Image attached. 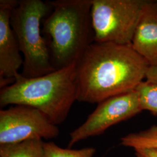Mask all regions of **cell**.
I'll return each mask as SVG.
<instances>
[{
    "label": "cell",
    "mask_w": 157,
    "mask_h": 157,
    "mask_svg": "<svg viewBox=\"0 0 157 157\" xmlns=\"http://www.w3.org/2000/svg\"><path fill=\"white\" fill-rule=\"evenodd\" d=\"M147 81L157 84V67H150L146 75Z\"/></svg>",
    "instance_id": "9a60e30c"
},
{
    "label": "cell",
    "mask_w": 157,
    "mask_h": 157,
    "mask_svg": "<svg viewBox=\"0 0 157 157\" xmlns=\"http://www.w3.org/2000/svg\"><path fill=\"white\" fill-rule=\"evenodd\" d=\"M149 67L132 44L93 42L76 65L78 101L98 104L136 90Z\"/></svg>",
    "instance_id": "6da1fadb"
},
{
    "label": "cell",
    "mask_w": 157,
    "mask_h": 157,
    "mask_svg": "<svg viewBox=\"0 0 157 157\" xmlns=\"http://www.w3.org/2000/svg\"><path fill=\"white\" fill-rule=\"evenodd\" d=\"M51 10L48 1L22 0L12 12L11 25L23 56L21 75L26 78H36L56 71L40 29L41 22Z\"/></svg>",
    "instance_id": "277c9868"
},
{
    "label": "cell",
    "mask_w": 157,
    "mask_h": 157,
    "mask_svg": "<svg viewBox=\"0 0 157 157\" xmlns=\"http://www.w3.org/2000/svg\"><path fill=\"white\" fill-rule=\"evenodd\" d=\"M136 157H157V148H146L135 150Z\"/></svg>",
    "instance_id": "5bb4252c"
},
{
    "label": "cell",
    "mask_w": 157,
    "mask_h": 157,
    "mask_svg": "<svg viewBox=\"0 0 157 157\" xmlns=\"http://www.w3.org/2000/svg\"><path fill=\"white\" fill-rule=\"evenodd\" d=\"M151 0H92L94 42L131 44Z\"/></svg>",
    "instance_id": "5b68a950"
},
{
    "label": "cell",
    "mask_w": 157,
    "mask_h": 157,
    "mask_svg": "<svg viewBox=\"0 0 157 157\" xmlns=\"http://www.w3.org/2000/svg\"><path fill=\"white\" fill-rule=\"evenodd\" d=\"M59 133L57 126L33 107L17 105L0 110V145L56 139Z\"/></svg>",
    "instance_id": "8992f818"
},
{
    "label": "cell",
    "mask_w": 157,
    "mask_h": 157,
    "mask_svg": "<svg viewBox=\"0 0 157 157\" xmlns=\"http://www.w3.org/2000/svg\"><path fill=\"white\" fill-rule=\"evenodd\" d=\"M132 45L150 67H157V1H151L141 17Z\"/></svg>",
    "instance_id": "9c48e42d"
},
{
    "label": "cell",
    "mask_w": 157,
    "mask_h": 157,
    "mask_svg": "<svg viewBox=\"0 0 157 157\" xmlns=\"http://www.w3.org/2000/svg\"><path fill=\"white\" fill-rule=\"evenodd\" d=\"M76 65L36 78H26L17 73L13 83L1 89L0 106L33 107L54 124H62L74 102L78 101Z\"/></svg>",
    "instance_id": "7a4b0ae2"
},
{
    "label": "cell",
    "mask_w": 157,
    "mask_h": 157,
    "mask_svg": "<svg viewBox=\"0 0 157 157\" xmlns=\"http://www.w3.org/2000/svg\"><path fill=\"white\" fill-rule=\"evenodd\" d=\"M95 152L94 147L73 150L62 148L52 141L44 142L43 144V157H93Z\"/></svg>",
    "instance_id": "4fadbf2b"
},
{
    "label": "cell",
    "mask_w": 157,
    "mask_h": 157,
    "mask_svg": "<svg viewBox=\"0 0 157 157\" xmlns=\"http://www.w3.org/2000/svg\"><path fill=\"white\" fill-rule=\"evenodd\" d=\"M142 111H148L157 115V84L143 81L136 89Z\"/></svg>",
    "instance_id": "7c38bea8"
},
{
    "label": "cell",
    "mask_w": 157,
    "mask_h": 157,
    "mask_svg": "<svg viewBox=\"0 0 157 157\" xmlns=\"http://www.w3.org/2000/svg\"><path fill=\"white\" fill-rule=\"evenodd\" d=\"M141 111L136 90L101 101L84 123L71 132L68 148L80 141L102 135L113 125L129 119Z\"/></svg>",
    "instance_id": "52a82bcc"
},
{
    "label": "cell",
    "mask_w": 157,
    "mask_h": 157,
    "mask_svg": "<svg viewBox=\"0 0 157 157\" xmlns=\"http://www.w3.org/2000/svg\"><path fill=\"white\" fill-rule=\"evenodd\" d=\"M50 13L43 20L42 33L54 67L78 63L94 42L92 0L49 1Z\"/></svg>",
    "instance_id": "3957f363"
},
{
    "label": "cell",
    "mask_w": 157,
    "mask_h": 157,
    "mask_svg": "<svg viewBox=\"0 0 157 157\" xmlns=\"http://www.w3.org/2000/svg\"><path fill=\"white\" fill-rule=\"evenodd\" d=\"M19 1H0V78H15L23 58L11 25V16Z\"/></svg>",
    "instance_id": "ba28073f"
},
{
    "label": "cell",
    "mask_w": 157,
    "mask_h": 157,
    "mask_svg": "<svg viewBox=\"0 0 157 157\" xmlns=\"http://www.w3.org/2000/svg\"><path fill=\"white\" fill-rule=\"evenodd\" d=\"M121 144L134 150L157 148V125L139 132L132 133L121 139Z\"/></svg>",
    "instance_id": "8fae6325"
},
{
    "label": "cell",
    "mask_w": 157,
    "mask_h": 157,
    "mask_svg": "<svg viewBox=\"0 0 157 157\" xmlns=\"http://www.w3.org/2000/svg\"><path fill=\"white\" fill-rule=\"evenodd\" d=\"M44 141L33 139L0 145V157H43Z\"/></svg>",
    "instance_id": "30bf717a"
}]
</instances>
